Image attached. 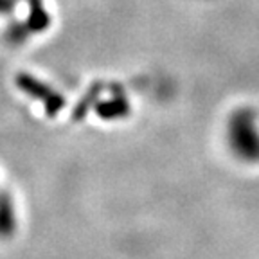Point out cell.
Instances as JSON below:
<instances>
[{
    "mask_svg": "<svg viewBox=\"0 0 259 259\" xmlns=\"http://www.w3.org/2000/svg\"><path fill=\"white\" fill-rule=\"evenodd\" d=\"M16 81H18V87H20L24 92L31 94L32 97H38V99H41V103L45 105V108H47V113L49 115H53V113H56L58 110L63 108V97L58 96V94H54L53 90H49L45 85H41L40 81H36L34 77L31 76H18L16 77Z\"/></svg>",
    "mask_w": 259,
    "mask_h": 259,
    "instance_id": "cell-1",
    "label": "cell"
},
{
    "mask_svg": "<svg viewBox=\"0 0 259 259\" xmlns=\"http://www.w3.org/2000/svg\"><path fill=\"white\" fill-rule=\"evenodd\" d=\"M97 112H99V117H105V119L122 117L128 112V105L124 103L122 97H117V99H112V103L99 105L97 106Z\"/></svg>",
    "mask_w": 259,
    "mask_h": 259,
    "instance_id": "cell-2",
    "label": "cell"
},
{
    "mask_svg": "<svg viewBox=\"0 0 259 259\" xmlns=\"http://www.w3.org/2000/svg\"><path fill=\"white\" fill-rule=\"evenodd\" d=\"M13 212L11 205H9V200L6 196H2L0 200V236H8L11 234L13 229Z\"/></svg>",
    "mask_w": 259,
    "mask_h": 259,
    "instance_id": "cell-3",
    "label": "cell"
},
{
    "mask_svg": "<svg viewBox=\"0 0 259 259\" xmlns=\"http://www.w3.org/2000/svg\"><path fill=\"white\" fill-rule=\"evenodd\" d=\"M31 4H32V15H31V20H29V25H31L32 31H41V29L47 27L49 16L40 8V0H31Z\"/></svg>",
    "mask_w": 259,
    "mask_h": 259,
    "instance_id": "cell-4",
    "label": "cell"
}]
</instances>
